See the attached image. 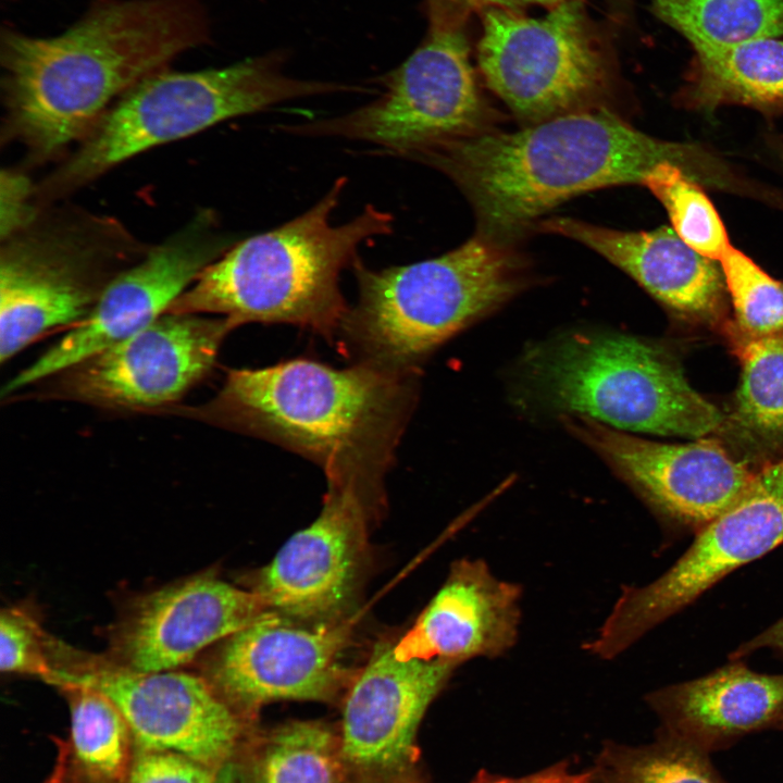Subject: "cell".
<instances>
[{"label": "cell", "instance_id": "obj_12", "mask_svg": "<svg viewBox=\"0 0 783 783\" xmlns=\"http://www.w3.org/2000/svg\"><path fill=\"white\" fill-rule=\"evenodd\" d=\"M51 661V684L75 682L102 692L123 714L136 747L175 753L219 772L252 734V723L201 674L178 669L135 672L55 641Z\"/></svg>", "mask_w": 783, "mask_h": 783}, {"label": "cell", "instance_id": "obj_34", "mask_svg": "<svg viewBox=\"0 0 783 783\" xmlns=\"http://www.w3.org/2000/svg\"><path fill=\"white\" fill-rule=\"evenodd\" d=\"M571 0H428V9L456 16L462 21L474 12L500 9L519 11L529 5H540L548 10Z\"/></svg>", "mask_w": 783, "mask_h": 783}, {"label": "cell", "instance_id": "obj_10", "mask_svg": "<svg viewBox=\"0 0 783 783\" xmlns=\"http://www.w3.org/2000/svg\"><path fill=\"white\" fill-rule=\"evenodd\" d=\"M477 63L489 89L530 124L597 107L611 74L608 52L581 0L540 17L484 12Z\"/></svg>", "mask_w": 783, "mask_h": 783}, {"label": "cell", "instance_id": "obj_25", "mask_svg": "<svg viewBox=\"0 0 783 783\" xmlns=\"http://www.w3.org/2000/svg\"><path fill=\"white\" fill-rule=\"evenodd\" d=\"M67 699L71 725L66 738L55 739V783H127L136 744L115 704L86 684L57 685Z\"/></svg>", "mask_w": 783, "mask_h": 783}, {"label": "cell", "instance_id": "obj_22", "mask_svg": "<svg viewBox=\"0 0 783 783\" xmlns=\"http://www.w3.org/2000/svg\"><path fill=\"white\" fill-rule=\"evenodd\" d=\"M646 700L661 734L708 755L749 734L783 730V674L759 673L741 659L658 688Z\"/></svg>", "mask_w": 783, "mask_h": 783}, {"label": "cell", "instance_id": "obj_1", "mask_svg": "<svg viewBox=\"0 0 783 783\" xmlns=\"http://www.w3.org/2000/svg\"><path fill=\"white\" fill-rule=\"evenodd\" d=\"M200 0H96L52 37L1 33V141L40 164L77 147L144 78L209 41Z\"/></svg>", "mask_w": 783, "mask_h": 783}, {"label": "cell", "instance_id": "obj_14", "mask_svg": "<svg viewBox=\"0 0 783 783\" xmlns=\"http://www.w3.org/2000/svg\"><path fill=\"white\" fill-rule=\"evenodd\" d=\"M235 243L221 231L213 210H198L117 274L87 316L8 382L2 394L59 374L145 328L165 314L199 273Z\"/></svg>", "mask_w": 783, "mask_h": 783}, {"label": "cell", "instance_id": "obj_35", "mask_svg": "<svg viewBox=\"0 0 783 783\" xmlns=\"http://www.w3.org/2000/svg\"><path fill=\"white\" fill-rule=\"evenodd\" d=\"M592 779L591 773H574L567 766H554L522 778H502L482 772L471 783H591Z\"/></svg>", "mask_w": 783, "mask_h": 783}, {"label": "cell", "instance_id": "obj_23", "mask_svg": "<svg viewBox=\"0 0 783 783\" xmlns=\"http://www.w3.org/2000/svg\"><path fill=\"white\" fill-rule=\"evenodd\" d=\"M741 363L731 411L717 435L738 459L757 468L783 456V332L748 336L723 328Z\"/></svg>", "mask_w": 783, "mask_h": 783}, {"label": "cell", "instance_id": "obj_15", "mask_svg": "<svg viewBox=\"0 0 783 783\" xmlns=\"http://www.w3.org/2000/svg\"><path fill=\"white\" fill-rule=\"evenodd\" d=\"M350 629L348 619L307 624L271 612L219 642L200 674L251 723L272 701H331L352 679L343 662Z\"/></svg>", "mask_w": 783, "mask_h": 783}, {"label": "cell", "instance_id": "obj_6", "mask_svg": "<svg viewBox=\"0 0 783 783\" xmlns=\"http://www.w3.org/2000/svg\"><path fill=\"white\" fill-rule=\"evenodd\" d=\"M284 58L269 53L228 66L161 70L132 87L91 134L35 186L39 207L54 204L135 156L233 117L300 98L353 87L288 76Z\"/></svg>", "mask_w": 783, "mask_h": 783}, {"label": "cell", "instance_id": "obj_21", "mask_svg": "<svg viewBox=\"0 0 783 783\" xmlns=\"http://www.w3.org/2000/svg\"><path fill=\"white\" fill-rule=\"evenodd\" d=\"M538 226L598 252L678 316L722 330L728 323L719 263L691 248L672 228L629 232L571 217L547 219Z\"/></svg>", "mask_w": 783, "mask_h": 783}, {"label": "cell", "instance_id": "obj_27", "mask_svg": "<svg viewBox=\"0 0 783 783\" xmlns=\"http://www.w3.org/2000/svg\"><path fill=\"white\" fill-rule=\"evenodd\" d=\"M651 10L694 50L783 38V0H651Z\"/></svg>", "mask_w": 783, "mask_h": 783}, {"label": "cell", "instance_id": "obj_29", "mask_svg": "<svg viewBox=\"0 0 783 783\" xmlns=\"http://www.w3.org/2000/svg\"><path fill=\"white\" fill-rule=\"evenodd\" d=\"M609 783H728L709 755L664 734L642 747H610L600 758Z\"/></svg>", "mask_w": 783, "mask_h": 783}, {"label": "cell", "instance_id": "obj_32", "mask_svg": "<svg viewBox=\"0 0 783 783\" xmlns=\"http://www.w3.org/2000/svg\"><path fill=\"white\" fill-rule=\"evenodd\" d=\"M217 771L188 757L136 747L127 783H215Z\"/></svg>", "mask_w": 783, "mask_h": 783}, {"label": "cell", "instance_id": "obj_17", "mask_svg": "<svg viewBox=\"0 0 783 783\" xmlns=\"http://www.w3.org/2000/svg\"><path fill=\"white\" fill-rule=\"evenodd\" d=\"M236 324L225 316L165 313L62 374L70 399L109 408H149L179 399L213 366Z\"/></svg>", "mask_w": 783, "mask_h": 783}, {"label": "cell", "instance_id": "obj_28", "mask_svg": "<svg viewBox=\"0 0 783 783\" xmlns=\"http://www.w3.org/2000/svg\"><path fill=\"white\" fill-rule=\"evenodd\" d=\"M644 184L663 204L672 229L691 248L719 261L731 247L714 206L682 165L663 161L644 177Z\"/></svg>", "mask_w": 783, "mask_h": 783}, {"label": "cell", "instance_id": "obj_16", "mask_svg": "<svg viewBox=\"0 0 783 783\" xmlns=\"http://www.w3.org/2000/svg\"><path fill=\"white\" fill-rule=\"evenodd\" d=\"M567 420L669 526L699 531L749 486L757 469L719 439L667 444L636 437L586 417Z\"/></svg>", "mask_w": 783, "mask_h": 783}, {"label": "cell", "instance_id": "obj_11", "mask_svg": "<svg viewBox=\"0 0 783 783\" xmlns=\"http://www.w3.org/2000/svg\"><path fill=\"white\" fill-rule=\"evenodd\" d=\"M783 543V456L757 468L746 490L696 532L660 576L624 586L586 650L612 660L734 570Z\"/></svg>", "mask_w": 783, "mask_h": 783}, {"label": "cell", "instance_id": "obj_33", "mask_svg": "<svg viewBox=\"0 0 783 783\" xmlns=\"http://www.w3.org/2000/svg\"><path fill=\"white\" fill-rule=\"evenodd\" d=\"M35 183L17 169H3L0 174V238L7 239L26 227L39 213Z\"/></svg>", "mask_w": 783, "mask_h": 783}, {"label": "cell", "instance_id": "obj_9", "mask_svg": "<svg viewBox=\"0 0 783 783\" xmlns=\"http://www.w3.org/2000/svg\"><path fill=\"white\" fill-rule=\"evenodd\" d=\"M423 42L383 79L384 91L348 113L279 125L297 136L376 145L409 159L433 146L487 129L488 112L471 63L464 21L430 11Z\"/></svg>", "mask_w": 783, "mask_h": 783}, {"label": "cell", "instance_id": "obj_8", "mask_svg": "<svg viewBox=\"0 0 783 783\" xmlns=\"http://www.w3.org/2000/svg\"><path fill=\"white\" fill-rule=\"evenodd\" d=\"M150 246L113 216L41 208L26 227L1 240V363L45 333L78 324L108 284Z\"/></svg>", "mask_w": 783, "mask_h": 783}, {"label": "cell", "instance_id": "obj_7", "mask_svg": "<svg viewBox=\"0 0 783 783\" xmlns=\"http://www.w3.org/2000/svg\"><path fill=\"white\" fill-rule=\"evenodd\" d=\"M532 391L554 409L626 432L717 435L724 413L685 377L662 346L614 333H572L535 348Z\"/></svg>", "mask_w": 783, "mask_h": 783}, {"label": "cell", "instance_id": "obj_31", "mask_svg": "<svg viewBox=\"0 0 783 783\" xmlns=\"http://www.w3.org/2000/svg\"><path fill=\"white\" fill-rule=\"evenodd\" d=\"M48 636L34 611L25 606L2 609L0 616V669L9 674L37 676L51 684L54 670Z\"/></svg>", "mask_w": 783, "mask_h": 783}, {"label": "cell", "instance_id": "obj_30", "mask_svg": "<svg viewBox=\"0 0 783 783\" xmlns=\"http://www.w3.org/2000/svg\"><path fill=\"white\" fill-rule=\"evenodd\" d=\"M718 263L734 310L731 325L756 337L783 332V282L732 246Z\"/></svg>", "mask_w": 783, "mask_h": 783}, {"label": "cell", "instance_id": "obj_2", "mask_svg": "<svg viewBox=\"0 0 783 783\" xmlns=\"http://www.w3.org/2000/svg\"><path fill=\"white\" fill-rule=\"evenodd\" d=\"M688 156L684 148L651 138L597 105L515 132L486 129L424 149L409 160L449 176L471 202L478 233L510 243L572 197L642 183L658 163L682 165Z\"/></svg>", "mask_w": 783, "mask_h": 783}, {"label": "cell", "instance_id": "obj_36", "mask_svg": "<svg viewBox=\"0 0 783 783\" xmlns=\"http://www.w3.org/2000/svg\"><path fill=\"white\" fill-rule=\"evenodd\" d=\"M763 648L783 652V618L757 636L738 646L730 658L731 660L742 659Z\"/></svg>", "mask_w": 783, "mask_h": 783}, {"label": "cell", "instance_id": "obj_37", "mask_svg": "<svg viewBox=\"0 0 783 783\" xmlns=\"http://www.w3.org/2000/svg\"><path fill=\"white\" fill-rule=\"evenodd\" d=\"M372 781H373V783H402V782H400V780L397 776L396 778H387V779H377V780H372Z\"/></svg>", "mask_w": 783, "mask_h": 783}, {"label": "cell", "instance_id": "obj_3", "mask_svg": "<svg viewBox=\"0 0 783 783\" xmlns=\"http://www.w3.org/2000/svg\"><path fill=\"white\" fill-rule=\"evenodd\" d=\"M418 397V370L356 362L335 369L309 359L228 372L199 410L217 425L277 444L326 476L383 477Z\"/></svg>", "mask_w": 783, "mask_h": 783}, {"label": "cell", "instance_id": "obj_13", "mask_svg": "<svg viewBox=\"0 0 783 783\" xmlns=\"http://www.w3.org/2000/svg\"><path fill=\"white\" fill-rule=\"evenodd\" d=\"M326 480L319 517L284 544L251 588L271 611L307 624L348 619L369 557V525L384 498L380 477L351 473Z\"/></svg>", "mask_w": 783, "mask_h": 783}, {"label": "cell", "instance_id": "obj_19", "mask_svg": "<svg viewBox=\"0 0 783 783\" xmlns=\"http://www.w3.org/2000/svg\"><path fill=\"white\" fill-rule=\"evenodd\" d=\"M378 644L349 682L338 731L349 772L396 778L415 760V737L427 708L458 667L440 660L395 657Z\"/></svg>", "mask_w": 783, "mask_h": 783}, {"label": "cell", "instance_id": "obj_38", "mask_svg": "<svg viewBox=\"0 0 783 783\" xmlns=\"http://www.w3.org/2000/svg\"><path fill=\"white\" fill-rule=\"evenodd\" d=\"M42 783H55L54 780L49 775Z\"/></svg>", "mask_w": 783, "mask_h": 783}, {"label": "cell", "instance_id": "obj_4", "mask_svg": "<svg viewBox=\"0 0 783 783\" xmlns=\"http://www.w3.org/2000/svg\"><path fill=\"white\" fill-rule=\"evenodd\" d=\"M347 185L338 177L309 210L232 245L207 265L166 313L219 314L236 326L287 323L328 340L349 309L340 274L365 241L393 232L394 216L366 204L353 219L332 224Z\"/></svg>", "mask_w": 783, "mask_h": 783}, {"label": "cell", "instance_id": "obj_24", "mask_svg": "<svg viewBox=\"0 0 783 783\" xmlns=\"http://www.w3.org/2000/svg\"><path fill=\"white\" fill-rule=\"evenodd\" d=\"M681 99L704 111L742 104L783 112V38L696 49Z\"/></svg>", "mask_w": 783, "mask_h": 783}, {"label": "cell", "instance_id": "obj_5", "mask_svg": "<svg viewBox=\"0 0 783 783\" xmlns=\"http://www.w3.org/2000/svg\"><path fill=\"white\" fill-rule=\"evenodd\" d=\"M358 299L339 328L356 362L412 371L438 346L522 287L509 243L477 233L436 258L373 269L351 265Z\"/></svg>", "mask_w": 783, "mask_h": 783}, {"label": "cell", "instance_id": "obj_18", "mask_svg": "<svg viewBox=\"0 0 783 783\" xmlns=\"http://www.w3.org/2000/svg\"><path fill=\"white\" fill-rule=\"evenodd\" d=\"M271 612L254 592L202 572L134 598L104 657L135 672L176 670Z\"/></svg>", "mask_w": 783, "mask_h": 783}, {"label": "cell", "instance_id": "obj_20", "mask_svg": "<svg viewBox=\"0 0 783 783\" xmlns=\"http://www.w3.org/2000/svg\"><path fill=\"white\" fill-rule=\"evenodd\" d=\"M521 600V586L497 577L483 559H459L414 624L394 645L395 657L456 666L474 658L501 657L518 641Z\"/></svg>", "mask_w": 783, "mask_h": 783}, {"label": "cell", "instance_id": "obj_26", "mask_svg": "<svg viewBox=\"0 0 783 783\" xmlns=\"http://www.w3.org/2000/svg\"><path fill=\"white\" fill-rule=\"evenodd\" d=\"M231 765L239 783H344L349 773L338 732L316 721L251 734Z\"/></svg>", "mask_w": 783, "mask_h": 783}]
</instances>
